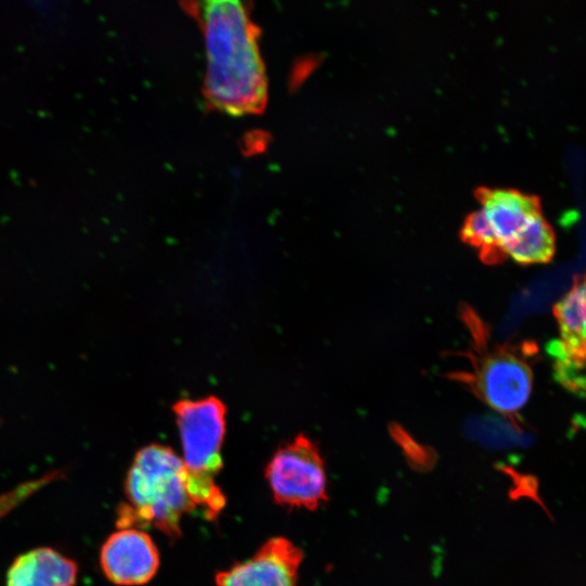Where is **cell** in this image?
Returning <instances> with one entry per match:
<instances>
[{"instance_id": "1", "label": "cell", "mask_w": 586, "mask_h": 586, "mask_svg": "<svg viewBox=\"0 0 586 586\" xmlns=\"http://www.w3.org/2000/svg\"><path fill=\"white\" fill-rule=\"evenodd\" d=\"M206 53L204 93L216 109L241 116L260 112L267 78L257 27L245 4L234 0L196 3Z\"/></svg>"}, {"instance_id": "2", "label": "cell", "mask_w": 586, "mask_h": 586, "mask_svg": "<svg viewBox=\"0 0 586 586\" xmlns=\"http://www.w3.org/2000/svg\"><path fill=\"white\" fill-rule=\"evenodd\" d=\"M124 489L127 501L118 508V528L153 526L178 538L183 517L196 509L180 455L165 445L150 444L137 451Z\"/></svg>"}, {"instance_id": "3", "label": "cell", "mask_w": 586, "mask_h": 586, "mask_svg": "<svg viewBox=\"0 0 586 586\" xmlns=\"http://www.w3.org/2000/svg\"><path fill=\"white\" fill-rule=\"evenodd\" d=\"M174 411L190 496L195 508L202 509L208 520H214L226 505L217 482L222 468L226 408L218 398L206 397L181 400Z\"/></svg>"}, {"instance_id": "4", "label": "cell", "mask_w": 586, "mask_h": 586, "mask_svg": "<svg viewBox=\"0 0 586 586\" xmlns=\"http://www.w3.org/2000/svg\"><path fill=\"white\" fill-rule=\"evenodd\" d=\"M463 315L475 352L468 355L472 371L455 373L454 378L463 382L488 407L513 418L531 395L533 371L530 358L535 356L536 347L525 342L488 348V332L480 318L471 309L463 311Z\"/></svg>"}, {"instance_id": "5", "label": "cell", "mask_w": 586, "mask_h": 586, "mask_svg": "<svg viewBox=\"0 0 586 586\" xmlns=\"http://www.w3.org/2000/svg\"><path fill=\"white\" fill-rule=\"evenodd\" d=\"M265 477L275 501L316 510L328 500V479L317 446L298 435L281 446L266 466Z\"/></svg>"}, {"instance_id": "6", "label": "cell", "mask_w": 586, "mask_h": 586, "mask_svg": "<svg viewBox=\"0 0 586 586\" xmlns=\"http://www.w3.org/2000/svg\"><path fill=\"white\" fill-rule=\"evenodd\" d=\"M302 550L284 537L268 539L251 558L216 575V586H298Z\"/></svg>"}, {"instance_id": "7", "label": "cell", "mask_w": 586, "mask_h": 586, "mask_svg": "<svg viewBox=\"0 0 586 586\" xmlns=\"http://www.w3.org/2000/svg\"><path fill=\"white\" fill-rule=\"evenodd\" d=\"M100 565L106 578L120 586L149 583L160 568V552L141 528H119L101 547Z\"/></svg>"}, {"instance_id": "8", "label": "cell", "mask_w": 586, "mask_h": 586, "mask_svg": "<svg viewBox=\"0 0 586 586\" xmlns=\"http://www.w3.org/2000/svg\"><path fill=\"white\" fill-rule=\"evenodd\" d=\"M75 561L50 547H38L15 558L5 576V586H75Z\"/></svg>"}, {"instance_id": "9", "label": "cell", "mask_w": 586, "mask_h": 586, "mask_svg": "<svg viewBox=\"0 0 586 586\" xmlns=\"http://www.w3.org/2000/svg\"><path fill=\"white\" fill-rule=\"evenodd\" d=\"M560 339L549 344L556 359L585 362V278L576 276L570 291L553 306Z\"/></svg>"}, {"instance_id": "10", "label": "cell", "mask_w": 586, "mask_h": 586, "mask_svg": "<svg viewBox=\"0 0 586 586\" xmlns=\"http://www.w3.org/2000/svg\"><path fill=\"white\" fill-rule=\"evenodd\" d=\"M480 201L500 251L507 240L514 235L533 215L540 212L538 201L534 196L515 190H483L480 193Z\"/></svg>"}, {"instance_id": "11", "label": "cell", "mask_w": 586, "mask_h": 586, "mask_svg": "<svg viewBox=\"0 0 586 586\" xmlns=\"http://www.w3.org/2000/svg\"><path fill=\"white\" fill-rule=\"evenodd\" d=\"M555 250L553 231L540 212L533 215L501 246L505 258L510 257L521 265L548 263Z\"/></svg>"}, {"instance_id": "12", "label": "cell", "mask_w": 586, "mask_h": 586, "mask_svg": "<svg viewBox=\"0 0 586 586\" xmlns=\"http://www.w3.org/2000/svg\"><path fill=\"white\" fill-rule=\"evenodd\" d=\"M461 235L464 242L479 250L483 262L493 265L506 259L494 230L481 207L467 217Z\"/></svg>"}, {"instance_id": "13", "label": "cell", "mask_w": 586, "mask_h": 586, "mask_svg": "<svg viewBox=\"0 0 586 586\" xmlns=\"http://www.w3.org/2000/svg\"><path fill=\"white\" fill-rule=\"evenodd\" d=\"M50 483L47 475L28 481L0 496V519L26 500L31 494Z\"/></svg>"}, {"instance_id": "14", "label": "cell", "mask_w": 586, "mask_h": 586, "mask_svg": "<svg viewBox=\"0 0 586 586\" xmlns=\"http://www.w3.org/2000/svg\"><path fill=\"white\" fill-rule=\"evenodd\" d=\"M395 438L402 445L407 460L413 469L424 471L429 470L435 463V457L429 449H425L418 443L413 442L410 436L404 433L394 431Z\"/></svg>"}, {"instance_id": "15", "label": "cell", "mask_w": 586, "mask_h": 586, "mask_svg": "<svg viewBox=\"0 0 586 586\" xmlns=\"http://www.w3.org/2000/svg\"><path fill=\"white\" fill-rule=\"evenodd\" d=\"M502 470L513 477L514 488L509 493L511 498L518 499L521 496H526L542 505L537 493L538 483L535 476L520 474L511 468H504Z\"/></svg>"}]
</instances>
